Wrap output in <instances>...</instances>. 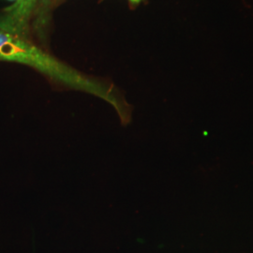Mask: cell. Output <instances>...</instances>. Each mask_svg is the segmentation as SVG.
Instances as JSON below:
<instances>
[{"label":"cell","mask_w":253,"mask_h":253,"mask_svg":"<svg viewBox=\"0 0 253 253\" xmlns=\"http://www.w3.org/2000/svg\"><path fill=\"white\" fill-rule=\"evenodd\" d=\"M25 33V29H13L0 25V61L25 64L73 87L111 100L108 92L100 84L45 53L32 43Z\"/></svg>","instance_id":"6da1fadb"},{"label":"cell","mask_w":253,"mask_h":253,"mask_svg":"<svg viewBox=\"0 0 253 253\" xmlns=\"http://www.w3.org/2000/svg\"><path fill=\"white\" fill-rule=\"evenodd\" d=\"M129 1L132 3H140L142 0H129Z\"/></svg>","instance_id":"7a4b0ae2"},{"label":"cell","mask_w":253,"mask_h":253,"mask_svg":"<svg viewBox=\"0 0 253 253\" xmlns=\"http://www.w3.org/2000/svg\"><path fill=\"white\" fill-rule=\"evenodd\" d=\"M10 1H13V0H10Z\"/></svg>","instance_id":"3957f363"}]
</instances>
